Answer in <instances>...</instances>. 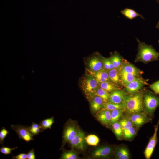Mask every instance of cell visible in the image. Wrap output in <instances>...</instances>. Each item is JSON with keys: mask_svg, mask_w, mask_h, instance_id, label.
<instances>
[{"mask_svg": "<svg viewBox=\"0 0 159 159\" xmlns=\"http://www.w3.org/2000/svg\"><path fill=\"white\" fill-rule=\"evenodd\" d=\"M138 42V50L135 62L144 63L159 60V52H157L152 45H148L145 42L137 39Z\"/></svg>", "mask_w": 159, "mask_h": 159, "instance_id": "cell-1", "label": "cell"}, {"mask_svg": "<svg viewBox=\"0 0 159 159\" xmlns=\"http://www.w3.org/2000/svg\"><path fill=\"white\" fill-rule=\"evenodd\" d=\"M123 104L125 112L128 115L144 112L143 93L139 91L133 94H128L126 96Z\"/></svg>", "mask_w": 159, "mask_h": 159, "instance_id": "cell-2", "label": "cell"}, {"mask_svg": "<svg viewBox=\"0 0 159 159\" xmlns=\"http://www.w3.org/2000/svg\"><path fill=\"white\" fill-rule=\"evenodd\" d=\"M144 112L152 119L156 109L159 106V97L150 90L143 93Z\"/></svg>", "mask_w": 159, "mask_h": 159, "instance_id": "cell-3", "label": "cell"}, {"mask_svg": "<svg viewBox=\"0 0 159 159\" xmlns=\"http://www.w3.org/2000/svg\"><path fill=\"white\" fill-rule=\"evenodd\" d=\"M81 82L82 89L85 93L88 96L95 95L100 87L95 77L90 74L84 77Z\"/></svg>", "mask_w": 159, "mask_h": 159, "instance_id": "cell-4", "label": "cell"}, {"mask_svg": "<svg viewBox=\"0 0 159 159\" xmlns=\"http://www.w3.org/2000/svg\"><path fill=\"white\" fill-rule=\"evenodd\" d=\"M128 117L134 126L139 128L143 125L150 122L152 119L145 112H141L129 114Z\"/></svg>", "mask_w": 159, "mask_h": 159, "instance_id": "cell-5", "label": "cell"}, {"mask_svg": "<svg viewBox=\"0 0 159 159\" xmlns=\"http://www.w3.org/2000/svg\"><path fill=\"white\" fill-rule=\"evenodd\" d=\"M27 126L20 125H12L11 128L16 132L20 139L26 142L34 140L33 136L29 132Z\"/></svg>", "mask_w": 159, "mask_h": 159, "instance_id": "cell-6", "label": "cell"}, {"mask_svg": "<svg viewBox=\"0 0 159 159\" xmlns=\"http://www.w3.org/2000/svg\"><path fill=\"white\" fill-rule=\"evenodd\" d=\"M159 126V119L157 124L154 126V132L150 138L148 144L144 151V155L146 159H149L153 153L158 142L157 132Z\"/></svg>", "mask_w": 159, "mask_h": 159, "instance_id": "cell-7", "label": "cell"}, {"mask_svg": "<svg viewBox=\"0 0 159 159\" xmlns=\"http://www.w3.org/2000/svg\"><path fill=\"white\" fill-rule=\"evenodd\" d=\"M88 66L90 71L96 72L102 70L103 66L102 61V57L98 53L92 56L89 59Z\"/></svg>", "mask_w": 159, "mask_h": 159, "instance_id": "cell-8", "label": "cell"}, {"mask_svg": "<svg viewBox=\"0 0 159 159\" xmlns=\"http://www.w3.org/2000/svg\"><path fill=\"white\" fill-rule=\"evenodd\" d=\"M146 84L143 79L140 78L130 82L124 87L127 92L131 94L139 91Z\"/></svg>", "mask_w": 159, "mask_h": 159, "instance_id": "cell-9", "label": "cell"}, {"mask_svg": "<svg viewBox=\"0 0 159 159\" xmlns=\"http://www.w3.org/2000/svg\"><path fill=\"white\" fill-rule=\"evenodd\" d=\"M119 69L139 77H140V76L143 73L138 68L123 59L121 66Z\"/></svg>", "mask_w": 159, "mask_h": 159, "instance_id": "cell-10", "label": "cell"}, {"mask_svg": "<svg viewBox=\"0 0 159 159\" xmlns=\"http://www.w3.org/2000/svg\"><path fill=\"white\" fill-rule=\"evenodd\" d=\"M85 137L83 132L78 130L77 134L69 142L70 144L73 148L83 150L85 147Z\"/></svg>", "mask_w": 159, "mask_h": 159, "instance_id": "cell-11", "label": "cell"}, {"mask_svg": "<svg viewBox=\"0 0 159 159\" xmlns=\"http://www.w3.org/2000/svg\"><path fill=\"white\" fill-rule=\"evenodd\" d=\"M128 94L126 91L120 89H117L110 93L108 102L122 104Z\"/></svg>", "mask_w": 159, "mask_h": 159, "instance_id": "cell-12", "label": "cell"}, {"mask_svg": "<svg viewBox=\"0 0 159 159\" xmlns=\"http://www.w3.org/2000/svg\"><path fill=\"white\" fill-rule=\"evenodd\" d=\"M78 130L71 125H67L64 128L63 134V140L64 143L70 142L77 133Z\"/></svg>", "mask_w": 159, "mask_h": 159, "instance_id": "cell-13", "label": "cell"}, {"mask_svg": "<svg viewBox=\"0 0 159 159\" xmlns=\"http://www.w3.org/2000/svg\"><path fill=\"white\" fill-rule=\"evenodd\" d=\"M88 72L90 74L95 77L99 85L105 82H111L108 72L104 69L96 72H93L90 70H88Z\"/></svg>", "mask_w": 159, "mask_h": 159, "instance_id": "cell-14", "label": "cell"}, {"mask_svg": "<svg viewBox=\"0 0 159 159\" xmlns=\"http://www.w3.org/2000/svg\"><path fill=\"white\" fill-rule=\"evenodd\" d=\"M111 112L110 110L102 109L97 116L98 120L103 125H108L110 123Z\"/></svg>", "mask_w": 159, "mask_h": 159, "instance_id": "cell-15", "label": "cell"}, {"mask_svg": "<svg viewBox=\"0 0 159 159\" xmlns=\"http://www.w3.org/2000/svg\"><path fill=\"white\" fill-rule=\"evenodd\" d=\"M112 148L109 146H102L99 148L94 150L92 153L95 158L106 157L112 153Z\"/></svg>", "mask_w": 159, "mask_h": 159, "instance_id": "cell-16", "label": "cell"}, {"mask_svg": "<svg viewBox=\"0 0 159 159\" xmlns=\"http://www.w3.org/2000/svg\"><path fill=\"white\" fill-rule=\"evenodd\" d=\"M119 70L120 76L121 84L124 86L130 82L141 78L133 74L125 72L119 69Z\"/></svg>", "mask_w": 159, "mask_h": 159, "instance_id": "cell-17", "label": "cell"}, {"mask_svg": "<svg viewBox=\"0 0 159 159\" xmlns=\"http://www.w3.org/2000/svg\"><path fill=\"white\" fill-rule=\"evenodd\" d=\"M110 80L112 83L117 86L121 84V80L119 69L113 68L108 72Z\"/></svg>", "mask_w": 159, "mask_h": 159, "instance_id": "cell-18", "label": "cell"}, {"mask_svg": "<svg viewBox=\"0 0 159 159\" xmlns=\"http://www.w3.org/2000/svg\"><path fill=\"white\" fill-rule=\"evenodd\" d=\"M104 104L101 98L96 95L91 102L90 107L93 111L96 112L99 111L103 107Z\"/></svg>", "mask_w": 159, "mask_h": 159, "instance_id": "cell-19", "label": "cell"}, {"mask_svg": "<svg viewBox=\"0 0 159 159\" xmlns=\"http://www.w3.org/2000/svg\"><path fill=\"white\" fill-rule=\"evenodd\" d=\"M109 58L115 69H119L120 67L123 58L117 52H115L111 54Z\"/></svg>", "mask_w": 159, "mask_h": 159, "instance_id": "cell-20", "label": "cell"}, {"mask_svg": "<svg viewBox=\"0 0 159 159\" xmlns=\"http://www.w3.org/2000/svg\"><path fill=\"white\" fill-rule=\"evenodd\" d=\"M121 12L122 14L130 20H132L138 16L144 19L142 15L139 14L132 9L126 8L121 11Z\"/></svg>", "mask_w": 159, "mask_h": 159, "instance_id": "cell-21", "label": "cell"}, {"mask_svg": "<svg viewBox=\"0 0 159 159\" xmlns=\"http://www.w3.org/2000/svg\"><path fill=\"white\" fill-rule=\"evenodd\" d=\"M115 156L118 159H128L129 158V152L127 148L121 147L117 149Z\"/></svg>", "mask_w": 159, "mask_h": 159, "instance_id": "cell-22", "label": "cell"}, {"mask_svg": "<svg viewBox=\"0 0 159 159\" xmlns=\"http://www.w3.org/2000/svg\"><path fill=\"white\" fill-rule=\"evenodd\" d=\"M99 85L100 87L111 93L120 89L117 85L107 81L102 82Z\"/></svg>", "mask_w": 159, "mask_h": 159, "instance_id": "cell-23", "label": "cell"}, {"mask_svg": "<svg viewBox=\"0 0 159 159\" xmlns=\"http://www.w3.org/2000/svg\"><path fill=\"white\" fill-rule=\"evenodd\" d=\"M124 112L125 111L124 109L115 110L111 111L110 124L112 125L113 123L118 122Z\"/></svg>", "mask_w": 159, "mask_h": 159, "instance_id": "cell-24", "label": "cell"}, {"mask_svg": "<svg viewBox=\"0 0 159 159\" xmlns=\"http://www.w3.org/2000/svg\"><path fill=\"white\" fill-rule=\"evenodd\" d=\"M113 131L118 139L120 140L123 137V130L119 122L112 125Z\"/></svg>", "mask_w": 159, "mask_h": 159, "instance_id": "cell-25", "label": "cell"}, {"mask_svg": "<svg viewBox=\"0 0 159 159\" xmlns=\"http://www.w3.org/2000/svg\"><path fill=\"white\" fill-rule=\"evenodd\" d=\"M112 111L115 110L124 109L123 104L107 102L104 104L103 109Z\"/></svg>", "mask_w": 159, "mask_h": 159, "instance_id": "cell-26", "label": "cell"}, {"mask_svg": "<svg viewBox=\"0 0 159 159\" xmlns=\"http://www.w3.org/2000/svg\"><path fill=\"white\" fill-rule=\"evenodd\" d=\"M110 93L105 90L99 87L97 90L96 95L101 98L104 103L108 102Z\"/></svg>", "mask_w": 159, "mask_h": 159, "instance_id": "cell-27", "label": "cell"}, {"mask_svg": "<svg viewBox=\"0 0 159 159\" xmlns=\"http://www.w3.org/2000/svg\"><path fill=\"white\" fill-rule=\"evenodd\" d=\"M136 133V130L134 126L123 130V137L127 140H130L132 138Z\"/></svg>", "mask_w": 159, "mask_h": 159, "instance_id": "cell-28", "label": "cell"}, {"mask_svg": "<svg viewBox=\"0 0 159 159\" xmlns=\"http://www.w3.org/2000/svg\"><path fill=\"white\" fill-rule=\"evenodd\" d=\"M54 122L53 117L42 120L40 124L42 131L47 129H51L52 125Z\"/></svg>", "mask_w": 159, "mask_h": 159, "instance_id": "cell-29", "label": "cell"}, {"mask_svg": "<svg viewBox=\"0 0 159 159\" xmlns=\"http://www.w3.org/2000/svg\"><path fill=\"white\" fill-rule=\"evenodd\" d=\"M28 128L30 133L33 136L43 132L40 123H36L34 122H33L32 125L28 127Z\"/></svg>", "mask_w": 159, "mask_h": 159, "instance_id": "cell-30", "label": "cell"}, {"mask_svg": "<svg viewBox=\"0 0 159 159\" xmlns=\"http://www.w3.org/2000/svg\"><path fill=\"white\" fill-rule=\"evenodd\" d=\"M85 140L88 145L91 146H97L99 142L98 137L94 135H88L85 137Z\"/></svg>", "mask_w": 159, "mask_h": 159, "instance_id": "cell-31", "label": "cell"}, {"mask_svg": "<svg viewBox=\"0 0 159 159\" xmlns=\"http://www.w3.org/2000/svg\"><path fill=\"white\" fill-rule=\"evenodd\" d=\"M119 122L123 130L134 126L128 117L123 118L119 120Z\"/></svg>", "mask_w": 159, "mask_h": 159, "instance_id": "cell-32", "label": "cell"}, {"mask_svg": "<svg viewBox=\"0 0 159 159\" xmlns=\"http://www.w3.org/2000/svg\"><path fill=\"white\" fill-rule=\"evenodd\" d=\"M102 61L103 68L107 72L114 68L113 65L109 58H107L102 57Z\"/></svg>", "mask_w": 159, "mask_h": 159, "instance_id": "cell-33", "label": "cell"}, {"mask_svg": "<svg viewBox=\"0 0 159 159\" xmlns=\"http://www.w3.org/2000/svg\"><path fill=\"white\" fill-rule=\"evenodd\" d=\"M77 155L74 152L72 151H64L60 158L62 159H76Z\"/></svg>", "mask_w": 159, "mask_h": 159, "instance_id": "cell-34", "label": "cell"}, {"mask_svg": "<svg viewBox=\"0 0 159 159\" xmlns=\"http://www.w3.org/2000/svg\"><path fill=\"white\" fill-rule=\"evenodd\" d=\"M16 148H17V147L11 148L6 147H2L0 148V152L4 155H8L11 154L12 151Z\"/></svg>", "mask_w": 159, "mask_h": 159, "instance_id": "cell-35", "label": "cell"}, {"mask_svg": "<svg viewBox=\"0 0 159 159\" xmlns=\"http://www.w3.org/2000/svg\"><path fill=\"white\" fill-rule=\"evenodd\" d=\"M9 133V132L3 127L0 131V144H3L4 138Z\"/></svg>", "mask_w": 159, "mask_h": 159, "instance_id": "cell-36", "label": "cell"}, {"mask_svg": "<svg viewBox=\"0 0 159 159\" xmlns=\"http://www.w3.org/2000/svg\"><path fill=\"white\" fill-rule=\"evenodd\" d=\"M150 87L155 94L159 95V80L150 85Z\"/></svg>", "mask_w": 159, "mask_h": 159, "instance_id": "cell-37", "label": "cell"}, {"mask_svg": "<svg viewBox=\"0 0 159 159\" xmlns=\"http://www.w3.org/2000/svg\"><path fill=\"white\" fill-rule=\"evenodd\" d=\"M27 159H35V156L34 148L29 151L27 154Z\"/></svg>", "mask_w": 159, "mask_h": 159, "instance_id": "cell-38", "label": "cell"}, {"mask_svg": "<svg viewBox=\"0 0 159 159\" xmlns=\"http://www.w3.org/2000/svg\"><path fill=\"white\" fill-rule=\"evenodd\" d=\"M12 159H27V154L21 153L16 156H13Z\"/></svg>", "mask_w": 159, "mask_h": 159, "instance_id": "cell-39", "label": "cell"}, {"mask_svg": "<svg viewBox=\"0 0 159 159\" xmlns=\"http://www.w3.org/2000/svg\"><path fill=\"white\" fill-rule=\"evenodd\" d=\"M155 27L156 28H159V21H158L157 24H156Z\"/></svg>", "mask_w": 159, "mask_h": 159, "instance_id": "cell-40", "label": "cell"}, {"mask_svg": "<svg viewBox=\"0 0 159 159\" xmlns=\"http://www.w3.org/2000/svg\"><path fill=\"white\" fill-rule=\"evenodd\" d=\"M159 4V0H155Z\"/></svg>", "mask_w": 159, "mask_h": 159, "instance_id": "cell-41", "label": "cell"}, {"mask_svg": "<svg viewBox=\"0 0 159 159\" xmlns=\"http://www.w3.org/2000/svg\"><path fill=\"white\" fill-rule=\"evenodd\" d=\"M158 42L159 43V40L158 41Z\"/></svg>", "mask_w": 159, "mask_h": 159, "instance_id": "cell-42", "label": "cell"}]
</instances>
